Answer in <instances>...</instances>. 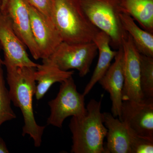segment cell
<instances>
[{
    "mask_svg": "<svg viewBox=\"0 0 153 153\" xmlns=\"http://www.w3.org/2000/svg\"><path fill=\"white\" fill-rule=\"evenodd\" d=\"M60 83L57 96L48 102L50 114L47 120V124L59 128L67 117L83 115L87 111L85 96L77 91L72 76Z\"/></svg>",
    "mask_w": 153,
    "mask_h": 153,
    "instance_id": "8992f818",
    "label": "cell"
},
{
    "mask_svg": "<svg viewBox=\"0 0 153 153\" xmlns=\"http://www.w3.org/2000/svg\"><path fill=\"white\" fill-rule=\"evenodd\" d=\"M120 18L123 30L130 36L139 52L153 57V33L139 27L128 14L120 13Z\"/></svg>",
    "mask_w": 153,
    "mask_h": 153,
    "instance_id": "e0dca14e",
    "label": "cell"
},
{
    "mask_svg": "<svg viewBox=\"0 0 153 153\" xmlns=\"http://www.w3.org/2000/svg\"><path fill=\"white\" fill-rule=\"evenodd\" d=\"M124 52L122 47L117 50L114 61L98 82L110 94L112 102L111 114L114 117L120 114L123 101L124 76L123 73Z\"/></svg>",
    "mask_w": 153,
    "mask_h": 153,
    "instance_id": "7c38bea8",
    "label": "cell"
},
{
    "mask_svg": "<svg viewBox=\"0 0 153 153\" xmlns=\"http://www.w3.org/2000/svg\"><path fill=\"white\" fill-rule=\"evenodd\" d=\"M93 41L98 51V60L91 78L82 93L84 96L89 93L94 86L104 75L117 52V50H113L111 49L109 37L104 32L100 31L94 38Z\"/></svg>",
    "mask_w": 153,
    "mask_h": 153,
    "instance_id": "5bb4252c",
    "label": "cell"
},
{
    "mask_svg": "<svg viewBox=\"0 0 153 153\" xmlns=\"http://www.w3.org/2000/svg\"><path fill=\"white\" fill-rule=\"evenodd\" d=\"M121 10L138 22L142 28L153 33V0H121Z\"/></svg>",
    "mask_w": 153,
    "mask_h": 153,
    "instance_id": "2e32d148",
    "label": "cell"
},
{
    "mask_svg": "<svg viewBox=\"0 0 153 153\" xmlns=\"http://www.w3.org/2000/svg\"><path fill=\"white\" fill-rule=\"evenodd\" d=\"M102 99H91L85 114L73 116L69 128L72 134V153H104V140L107 129L101 112Z\"/></svg>",
    "mask_w": 153,
    "mask_h": 153,
    "instance_id": "7a4b0ae2",
    "label": "cell"
},
{
    "mask_svg": "<svg viewBox=\"0 0 153 153\" xmlns=\"http://www.w3.org/2000/svg\"><path fill=\"white\" fill-rule=\"evenodd\" d=\"M0 43L4 54L3 65L37 67L29 57L27 47L14 32L8 16L0 12Z\"/></svg>",
    "mask_w": 153,
    "mask_h": 153,
    "instance_id": "9c48e42d",
    "label": "cell"
},
{
    "mask_svg": "<svg viewBox=\"0 0 153 153\" xmlns=\"http://www.w3.org/2000/svg\"><path fill=\"white\" fill-rule=\"evenodd\" d=\"M2 4V0H0V12L1 10V8Z\"/></svg>",
    "mask_w": 153,
    "mask_h": 153,
    "instance_id": "cb8c5ba5",
    "label": "cell"
},
{
    "mask_svg": "<svg viewBox=\"0 0 153 153\" xmlns=\"http://www.w3.org/2000/svg\"><path fill=\"white\" fill-rule=\"evenodd\" d=\"M97 47L93 41L70 43L62 41L47 60L64 71L76 69L80 77L89 71L97 54Z\"/></svg>",
    "mask_w": 153,
    "mask_h": 153,
    "instance_id": "5b68a950",
    "label": "cell"
},
{
    "mask_svg": "<svg viewBox=\"0 0 153 153\" xmlns=\"http://www.w3.org/2000/svg\"><path fill=\"white\" fill-rule=\"evenodd\" d=\"M121 1L81 0L82 9L90 22L109 36L111 46L117 50L122 46L123 39L127 33L120 18Z\"/></svg>",
    "mask_w": 153,
    "mask_h": 153,
    "instance_id": "277c9868",
    "label": "cell"
},
{
    "mask_svg": "<svg viewBox=\"0 0 153 153\" xmlns=\"http://www.w3.org/2000/svg\"><path fill=\"white\" fill-rule=\"evenodd\" d=\"M3 65V62H0V126L5 122L16 118L11 107V100L6 86Z\"/></svg>",
    "mask_w": 153,
    "mask_h": 153,
    "instance_id": "d6986e66",
    "label": "cell"
},
{
    "mask_svg": "<svg viewBox=\"0 0 153 153\" xmlns=\"http://www.w3.org/2000/svg\"><path fill=\"white\" fill-rule=\"evenodd\" d=\"M140 86L144 99L153 98V57L140 55Z\"/></svg>",
    "mask_w": 153,
    "mask_h": 153,
    "instance_id": "ac0fdd59",
    "label": "cell"
},
{
    "mask_svg": "<svg viewBox=\"0 0 153 153\" xmlns=\"http://www.w3.org/2000/svg\"><path fill=\"white\" fill-rule=\"evenodd\" d=\"M29 6L27 0H8L5 14L18 38L27 47L33 58L38 60L41 55L32 34Z\"/></svg>",
    "mask_w": 153,
    "mask_h": 153,
    "instance_id": "8fae6325",
    "label": "cell"
},
{
    "mask_svg": "<svg viewBox=\"0 0 153 153\" xmlns=\"http://www.w3.org/2000/svg\"><path fill=\"white\" fill-rule=\"evenodd\" d=\"M124 84L123 100L140 101L144 99L140 86V55L128 33L123 39Z\"/></svg>",
    "mask_w": 153,
    "mask_h": 153,
    "instance_id": "ba28073f",
    "label": "cell"
},
{
    "mask_svg": "<svg viewBox=\"0 0 153 153\" xmlns=\"http://www.w3.org/2000/svg\"><path fill=\"white\" fill-rule=\"evenodd\" d=\"M52 19L63 41L70 43L93 41L100 30L90 22L81 0H52Z\"/></svg>",
    "mask_w": 153,
    "mask_h": 153,
    "instance_id": "3957f363",
    "label": "cell"
},
{
    "mask_svg": "<svg viewBox=\"0 0 153 153\" xmlns=\"http://www.w3.org/2000/svg\"><path fill=\"white\" fill-rule=\"evenodd\" d=\"M129 132L131 153H153V139Z\"/></svg>",
    "mask_w": 153,
    "mask_h": 153,
    "instance_id": "ffe728a7",
    "label": "cell"
},
{
    "mask_svg": "<svg viewBox=\"0 0 153 153\" xmlns=\"http://www.w3.org/2000/svg\"><path fill=\"white\" fill-rule=\"evenodd\" d=\"M42 64H38L35 71V79L37 82L35 97L37 100L41 99L50 87L56 82H62L72 76L74 71H64L58 68L47 59L42 60Z\"/></svg>",
    "mask_w": 153,
    "mask_h": 153,
    "instance_id": "9a60e30c",
    "label": "cell"
},
{
    "mask_svg": "<svg viewBox=\"0 0 153 153\" xmlns=\"http://www.w3.org/2000/svg\"><path fill=\"white\" fill-rule=\"evenodd\" d=\"M9 150L7 147L5 142L1 137H0V153H9Z\"/></svg>",
    "mask_w": 153,
    "mask_h": 153,
    "instance_id": "7402d4cb",
    "label": "cell"
},
{
    "mask_svg": "<svg viewBox=\"0 0 153 153\" xmlns=\"http://www.w3.org/2000/svg\"><path fill=\"white\" fill-rule=\"evenodd\" d=\"M9 94L14 106L19 108L24 120L22 135L33 139L34 146L39 147L46 127L36 122L33 109V97L36 90V67L6 66Z\"/></svg>",
    "mask_w": 153,
    "mask_h": 153,
    "instance_id": "6da1fadb",
    "label": "cell"
},
{
    "mask_svg": "<svg viewBox=\"0 0 153 153\" xmlns=\"http://www.w3.org/2000/svg\"><path fill=\"white\" fill-rule=\"evenodd\" d=\"M7 3L8 0H2V4L1 8V12L3 14L6 13Z\"/></svg>",
    "mask_w": 153,
    "mask_h": 153,
    "instance_id": "603a6c76",
    "label": "cell"
},
{
    "mask_svg": "<svg viewBox=\"0 0 153 153\" xmlns=\"http://www.w3.org/2000/svg\"><path fill=\"white\" fill-rule=\"evenodd\" d=\"M27 1L31 6L44 16L52 19V0H27Z\"/></svg>",
    "mask_w": 153,
    "mask_h": 153,
    "instance_id": "44dd1931",
    "label": "cell"
},
{
    "mask_svg": "<svg viewBox=\"0 0 153 153\" xmlns=\"http://www.w3.org/2000/svg\"><path fill=\"white\" fill-rule=\"evenodd\" d=\"M102 114L104 125L107 129L104 153H131L130 137L128 129L112 114Z\"/></svg>",
    "mask_w": 153,
    "mask_h": 153,
    "instance_id": "4fadbf2b",
    "label": "cell"
},
{
    "mask_svg": "<svg viewBox=\"0 0 153 153\" xmlns=\"http://www.w3.org/2000/svg\"><path fill=\"white\" fill-rule=\"evenodd\" d=\"M1 50H2V47L1 45V43H0V51ZM3 60H2L1 58V56H0V61H2Z\"/></svg>",
    "mask_w": 153,
    "mask_h": 153,
    "instance_id": "d4e9b609",
    "label": "cell"
},
{
    "mask_svg": "<svg viewBox=\"0 0 153 153\" xmlns=\"http://www.w3.org/2000/svg\"><path fill=\"white\" fill-rule=\"evenodd\" d=\"M31 30L42 60L47 59L63 41L52 19L29 6Z\"/></svg>",
    "mask_w": 153,
    "mask_h": 153,
    "instance_id": "30bf717a",
    "label": "cell"
},
{
    "mask_svg": "<svg viewBox=\"0 0 153 153\" xmlns=\"http://www.w3.org/2000/svg\"><path fill=\"white\" fill-rule=\"evenodd\" d=\"M118 118L129 131L153 139V98L123 100Z\"/></svg>",
    "mask_w": 153,
    "mask_h": 153,
    "instance_id": "52a82bcc",
    "label": "cell"
}]
</instances>
